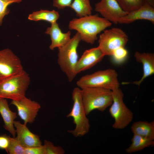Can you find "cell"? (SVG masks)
Instances as JSON below:
<instances>
[{
    "instance_id": "obj_1",
    "label": "cell",
    "mask_w": 154,
    "mask_h": 154,
    "mask_svg": "<svg viewBox=\"0 0 154 154\" xmlns=\"http://www.w3.org/2000/svg\"><path fill=\"white\" fill-rule=\"evenodd\" d=\"M112 25V23L98 15L91 14L72 19L68 27L79 33L81 40L92 44L97 39L98 34Z\"/></svg>"
},
{
    "instance_id": "obj_2",
    "label": "cell",
    "mask_w": 154,
    "mask_h": 154,
    "mask_svg": "<svg viewBox=\"0 0 154 154\" xmlns=\"http://www.w3.org/2000/svg\"><path fill=\"white\" fill-rule=\"evenodd\" d=\"M81 40L80 35L77 32L66 44L58 48V63L70 82L77 74L76 69L78 60L77 49Z\"/></svg>"
},
{
    "instance_id": "obj_3",
    "label": "cell",
    "mask_w": 154,
    "mask_h": 154,
    "mask_svg": "<svg viewBox=\"0 0 154 154\" xmlns=\"http://www.w3.org/2000/svg\"><path fill=\"white\" fill-rule=\"evenodd\" d=\"M81 89L82 102L87 115L95 110L103 112L113 102L112 91L110 90L92 87Z\"/></svg>"
},
{
    "instance_id": "obj_4",
    "label": "cell",
    "mask_w": 154,
    "mask_h": 154,
    "mask_svg": "<svg viewBox=\"0 0 154 154\" xmlns=\"http://www.w3.org/2000/svg\"><path fill=\"white\" fill-rule=\"evenodd\" d=\"M117 77V74L115 70L109 68L84 76L76 82V84L80 89L99 88L113 91L119 88Z\"/></svg>"
},
{
    "instance_id": "obj_5",
    "label": "cell",
    "mask_w": 154,
    "mask_h": 154,
    "mask_svg": "<svg viewBox=\"0 0 154 154\" xmlns=\"http://www.w3.org/2000/svg\"><path fill=\"white\" fill-rule=\"evenodd\" d=\"M30 83L29 74L24 70L0 82V98L18 101L25 97Z\"/></svg>"
},
{
    "instance_id": "obj_6",
    "label": "cell",
    "mask_w": 154,
    "mask_h": 154,
    "mask_svg": "<svg viewBox=\"0 0 154 154\" xmlns=\"http://www.w3.org/2000/svg\"><path fill=\"white\" fill-rule=\"evenodd\" d=\"M72 98L73 107L66 116L73 118V123L76 126L73 130H69L67 131L75 137H81L89 132L90 125L83 106L80 88L78 87L74 88L72 93Z\"/></svg>"
},
{
    "instance_id": "obj_7",
    "label": "cell",
    "mask_w": 154,
    "mask_h": 154,
    "mask_svg": "<svg viewBox=\"0 0 154 154\" xmlns=\"http://www.w3.org/2000/svg\"><path fill=\"white\" fill-rule=\"evenodd\" d=\"M112 91L113 101L109 109V113L114 119L112 126L115 129H123L132 121L133 114L124 103L121 90L119 88Z\"/></svg>"
},
{
    "instance_id": "obj_8",
    "label": "cell",
    "mask_w": 154,
    "mask_h": 154,
    "mask_svg": "<svg viewBox=\"0 0 154 154\" xmlns=\"http://www.w3.org/2000/svg\"><path fill=\"white\" fill-rule=\"evenodd\" d=\"M129 40L128 37L121 29L113 27L105 30L98 39V46L105 56H111L114 51L121 47H125Z\"/></svg>"
},
{
    "instance_id": "obj_9",
    "label": "cell",
    "mask_w": 154,
    "mask_h": 154,
    "mask_svg": "<svg viewBox=\"0 0 154 154\" xmlns=\"http://www.w3.org/2000/svg\"><path fill=\"white\" fill-rule=\"evenodd\" d=\"M23 70L20 60L11 49L0 50V82Z\"/></svg>"
},
{
    "instance_id": "obj_10",
    "label": "cell",
    "mask_w": 154,
    "mask_h": 154,
    "mask_svg": "<svg viewBox=\"0 0 154 154\" xmlns=\"http://www.w3.org/2000/svg\"><path fill=\"white\" fill-rule=\"evenodd\" d=\"M95 10L102 17L115 24L127 13L121 8L117 0H101L95 5Z\"/></svg>"
},
{
    "instance_id": "obj_11",
    "label": "cell",
    "mask_w": 154,
    "mask_h": 154,
    "mask_svg": "<svg viewBox=\"0 0 154 154\" xmlns=\"http://www.w3.org/2000/svg\"><path fill=\"white\" fill-rule=\"evenodd\" d=\"M11 104L16 107L18 116L26 124H31L35 121L41 108L40 105L37 102L26 96L19 100H12Z\"/></svg>"
},
{
    "instance_id": "obj_12",
    "label": "cell",
    "mask_w": 154,
    "mask_h": 154,
    "mask_svg": "<svg viewBox=\"0 0 154 154\" xmlns=\"http://www.w3.org/2000/svg\"><path fill=\"white\" fill-rule=\"evenodd\" d=\"M105 56L98 46L86 50L78 59L76 69V74L93 67Z\"/></svg>"
},
{
    "instance_id": "obj_13",
    "label": "cell",
    "mask_w": 154,
    "mask_h": 154,
    "mask_svg": "<svg viewBox=\"0 0 154 154\" xmlns=\"http://www.w3.org/2000/svg\"><path fill=\"white\" fill-rule=\"evenodd\" d=\"M17 136L16 137L19 142L25 147L42 145L39 136L31 132L27 126L18 121L14 123Z\"/></svg>"
},
{
    "instance_id": "obj_14",
    "label": "cell",
    "mask_w": 154,
    "mask_h": 154,
    "mask_svg": "<svg viewBox=\"0 0 154 154\" xmlns=\"http://www.w3.org/2000/svg\"><path fill=\"white\" fill-rule=\"evenodd\" d=\"M145 20L154 24V7L146 2L138 9L128 13L121 18L118 23L128 24L137 20Z\"/></svg>"
},
{
    "instance_id": "obj_15",
    "label": "cell",
    "mask_w": 154,
    "mask_h": 154,
    "mask_svg": "<svg viewBox=\"0 0 154 154\" xmlns=\"http://www.w3.org/2000/svg\"><path fill=\"white\" fill-rule=\"evenodd\" d=\"M45 33L50 36L51 43L49 48L52 50L64 45L71 38V31L63 33L57 22L51 24L50 27L47 28Z\"/></svg>"
},
{
    "instance_id": "obj_16",
    "label": "cell",
    "mask_w": 154,
    "mask_h": 154,
    "mask_svg": "<svg viewBox=\"0 0 154 154\" xmlns=\"http://www.w3.org/2000/svg\"><path fill=\"white\" fill-rule=\"evenodd\" d=\"M134 56L136 61L141 63L143 66V74L141 79L132 82L139 86L146 78L154 73V54L152 53L136 51Z\"/></svg>"
},
{
    "instance_id": "obj_17",
    "label": "cell",
    "mask_w": 154,
    "mask_h": 154,
    "mask_svg": "<svg viewBox=\"0 0 154 154\" xmlns=\"http://www.w3.org/2000/svg\"><path fill=\"white\" fill-rule=\"evenodd\" d=\"M0 114L3 121L4 128L15 137L16 133L14 123L17 117V113L11 110L6 99L0 98Z\"/></svg>"
},
{
    "instance_id": "obj_18",
    "label": "cell",
    "mask_w": 154,
    "mask_h": 154,
    "mask_svg": "<svg viewBox=\"0 0 154 154\" xmlns=\"http://www.w3.org/2000/svg\"><path fill=\"white\" fill-rule=\"evenodd\" d=\"M132 133L144 137L154 140V121H138L133 123L131 127Z\"/></svg>"
},
{
    "instance_id": "obj_19",
    "label": "cell",
    "mask_w": 154,
    "mask_h": 154,
    "mask_svg": "<svg viewBox=\"0 0 154 154\" xmlns=\"http://www.w3.org/2000/svg\"><path fill=\"white\" fill-rule=\"evenodd\" d=\"M131 145L125 149L128 153L140 151L145 148L154 145V141L149 139L133 134Z\"/></svg>"
},
{
    "instance_id": "obj_20",
    "label": "cell",
    "mask_w": 154,
    "mask_h": 154,
    "mask_svg": "<svg viewBox=\"0 0 154 154\" xmlns=\"http://www.w3.org/2000/svg\"><path fill=\"white\" fill-rule=\"evenodd\" d=\"M60 17L59 13L54 10L41 9L33 12L28 17L29 20L35 21H44L51 24L56 22Z\"/></svg>"
},
{
    "instance_id": "obj_21",
    "label": "cell",
    "mask_w": 154,
    "mask_h": 154,
    "mask_svg": "<svg viewBox=\"0 0 154 154\" xmlns=\"http://www.w3.org/2000/svg\"><path fill=\"white\" fill-rule=\"evenodd\" d=\"M69 7L74 11L79 17L92 14V9L90 0H73Z\"/></svg>"
},
{
    "instance_id": "obj_22",
    "label": "cell",
    "mask_w": 154,
    "mask_h": 154,
    "mask_svg": "<svg viewBox=\"0 0 154 154\" xmlns=\"http://www.w3.org/2000/svg\"><path fill=\"white\" fill-rule=\"evenodd\" d=\"M117 1L122 9L127 13L138 9L145 2L143 0Z\"/></svg>"
},
{
    "instance_id": "obj_23",
    "label": "cell",
    "mask_w": 154,
    "mask_h": 154,
    "mask_svg": "<svg viewBox=\"0 0 154 154\" xmlns=\"http://www.w3.org/2000/svg\"><path fill=\"white\" fill-rule=\"evenodd\" d=\"M25 149L16 137H10L9 145L6 151L9 154H25Z\"/></svg>"
},
{
    "instance_id": "obj_24",
    "label": "cell",
    "mask_w": 154,
    "mask_h": 154,
    "mask_svg": "<svg viewBox=\"0 0 154 154\" xmlns=\"http://www.w3.org/2000/svg\"><path fill=\"white\" fill-rule=\"evenodd\" d=\"M22 0H0V26L2 23L5 16L8 14L10 10L8 7L13 3H19Z\"/></svg>"
},
{
    "instance_id": "obj_25",
    "label": "cell",
    "mask_w": 154,
    "mask_h": 154,
    "mask_svg": "<svg viewBox=\"0 0 154 154\" xmlns=\"http://www.w3.org/2000/svg\"><path fill=\"white\" fill-rule=\"evenodd\" d=\"M128 55V51L125 47H121L115 50L111 56L115 63L119 64L123 63L125 60Z\"/></svg>"
},
{
    "instance_id": "obj_26",
    "label": "cell",
    "mask_w": 154,
    "mask_h": 154,
    "mask_svg": "<svg viewBox=\"0 0 154 154\" xmlns=\"http://www.w3.org/2000/svg\"><path fill=\"white\" fill-rule=\"evenodd\" d=\"M45 150V154H64V149L61 146H55L51 142L44 140V144Z\"/></svg>"
},
{
    "instance_id": "obj_27",
    "label": "cell",
    "mask_w": 154,
    "mask_h": 154,
    "mask_svg": "<svg viewBox=\"0 0 154 154\" xmlns=\"http://www.w3.org/2000/svg\"><path fill=\"white\" fill-rule=\"evenodd\" d=\"M25 154H45L44 145L25 147Z\"/></svg>"
},
{
    "instance_id": "obj_28",
    "label": "cell",
    "mask_w": 154,
    "mask_h": 154,
    "mask_svg": "<svg viewBox=\"0 0 154 154\" xmlns=\"http://www.w3.org/2000/svg\"><path fill=\"white\" fill-rule=\"evenodd\" d=\"M73 0H53V5L58 9H64L69 7Z\"/></svg>"
},
{
    "instance_id": "obj_29",
    "label": "cell",
    "mask_w": 154,
    "mask_h": 154,
    "mask_svg": "<svg viewBox=\"0 0 154 154\" xmlns=\"http://www.w3.org/2000/svg\"><path fill=\"white\" fill-rule=\"evenodd\" d=\"M10 137V135L6 134L0 135V149L7 150L9 144Z\"/></svg>"
},
{
    "instance_id": "obj_30",
    "label": "cell",
    "mask_w": 154,
    "mask_h": 154,
    "mask_svg": "<svg viewBox=\"0 0 154 154\" xmlns=\"http://www.w3.org/2000/svg\"><path fill=\"white\" fill-rule=\"evenodd\" d=\"M143 1L145 2L154 7V0H143Z\"/></svg>"
}]
</instances>
